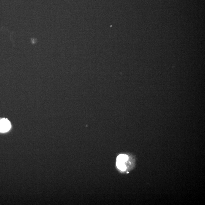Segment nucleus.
<instances>
[{
    "mask_svg": "<svg viewBox=\"0 0 205 205\" xmlns=\"http://www.w3.org/2000/svg\"><path fill=\"white\" fill-rule=\"evenodd\" d=\"M128 160V156L126 155L121 154L117 158V161L121 162L124 163L125 161Z\"/></svg>",
    "mask_w": 205,
    "mask_h": 205,
    "instance_id": "nucleus-2",
    "label": "nucleus"
},
{
    "mask_svg": "<svg viewBox=\"0 0 205 205\" xmlns=\"http://www.w3.org/2000/svg\"><path fill=\"white\" fill-rule=\"evenodd\" d=\"M11 128L10 122L7 119L3 118L0 120V132H7Z\"/></svg>",
    "mask_w": 205,
    "mask_h": 205,
    "instance_id": "nucleus-1",
    "label": "nucleus"
},
{
    "mask_svg": "<svg viewBox=\"0 0 205 205\" xmlns=\"http://www.w3.org/2000/svg\"><path fill=\"white\" fill-rule=\"evenodd\" d=\"M117 166L119 169L122 171H125L126 169V167L124 164V163L121 162L117 161L116 163Z\"/></svg>",
    "mask_w": 205,
    "mask_h": 205,
    "instance_id": "nucleus-3",
    "label": "nucleus"
}]
</instances>
